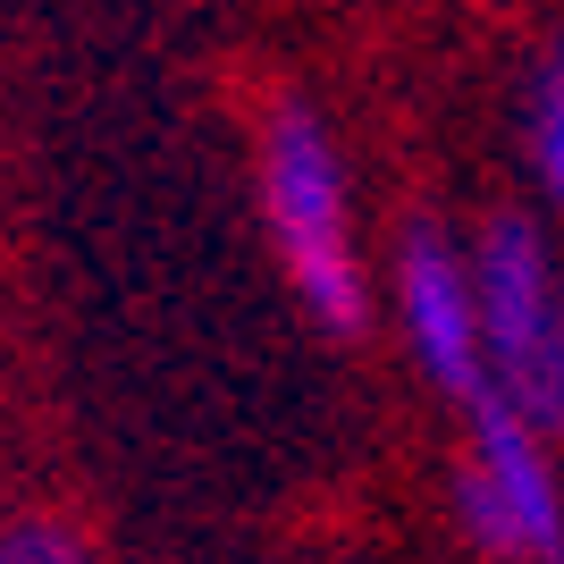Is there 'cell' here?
Wrapping results in <instances>:
<instances>
[{
    "instance_id": "6da1fadb",
    "label": "cell",
    "mask_w": 564,
    "mask_h": 564,
    "mask_svg": "<svg viewBox=\"0 0 564 564\" xmlns=\"http://www.w3.org/2000/svg\"><path fill=\"white\" fill-rule=\"evenodd\" d=\"M261 212H270L279 261L295 295L312 304V321L354 337L362 329V270H354V228H346V169H337L329 127L295 101L270 118V143H261Z\"/></svg>"
},
{
    "instance_id": "7a4b0ae2",
    "label": "cell",
    "mask_w": 564,
    "mask_h": 564,
    "mask_svg": "<svg viewBox=\"0 0 564 564\" xmlns=\"http://www.w3.org/2000/svg\"><path fill=\"white\" fill-rule=\"evenodd\" d=\"M471 304H480V346L489 379L531 430L564 422V304L547 279V245L531 219H489L471 253Z\"/></svg>"
},
{
    "instance_id": "3957f363",
    "label": "cell",
    "mask_w": 564,
    "mask_h": 564,
    "mask_svg": "<svg viewBox=\"0 0 564 564\" xmlns=\"http://www.w3.org/2000/svg\"><path fill=\"white\" fill-rule=\"evenodd\" d=\"M455 514H464V540L497 564H564V489L547 471L540 430L497 388L471 404V455L455 464Z\"/></svg>"
},
{
    "instance_id": "277c9868",
    "label": "cell",
    "mask_w": 564,
    "mask_h": 564,
    "mask_svg": "<svg viewBox=\"0 0 564 564\" xmlns=\"http://www.w3.org/2000/svg\"><path fill=\"white\" fill-rule=\"evenodd\" d=\"M397 304H404V329H413L422 371L471 413V404L497 388L489 346H480V304H471V261L455 253L447 236L413 228L404 236V270H397Z\"/></svg>"
},
{
    "instance_id": "5b68a950",
    "label": "cell",
    "mask_w": 564,
    "mask_h": 564,
    "mask_svg": "<svg viewBox=\"0 0 564 564\" xmlns=\"http://www.w3.org/2000/svg\"><path fill=\"white\" fill-rule=\"evenodd\" d=\"M531 169H540V186L564 203V43L540 59L531 76Z\"/></svg>"
},
{
    "instance_id": "8992f818",
    "label": "cell",
    "mask_w": 564,
    "mask_h": 564,
    "mask_svg": "<svg viewBox=\"0 0 564 564\" xmlns=\"http://www.w3.org/2000/svg\"><path fill=\"white\" fill-rule=\"evenodd\" d=\"M0 564H94V556H85L76 531H59V522H18V531L0 540Z\"/></svg>"
}]
</instances>
